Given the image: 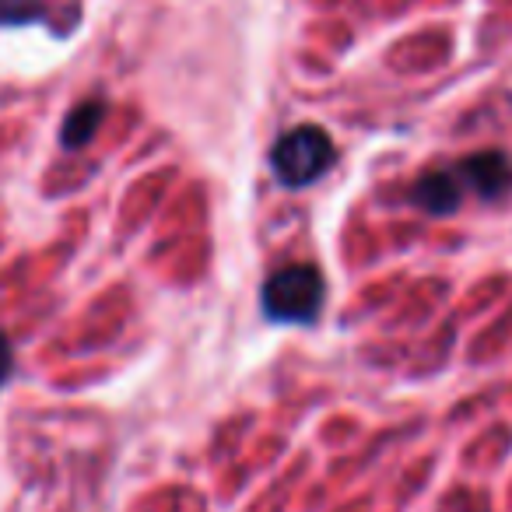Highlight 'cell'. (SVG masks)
<instances>
[{
  "mask_svg": "<svg viewBox=\"0 0 512 512\" xmlns=\"http://www.w3.org/2000/svg\"><path fill=\"white\" fill-rule=\"evenodd\" d=\"M323 299H327L323 274L309 264L281 267L267 278L264 292H260L267 320L295 323V327H309V323L320 320Z\"/></svg>",
  "mask_w": 512,
  "mask_h": 512,
  "instance_id": "6da1fadb",
  "label": "cell"
},
{
  "mask_svg": "<svg viewBox=\"0 0 512 512\" xmlns=\"http://www.w3.org/2000/svg\"><path fill=\"white\" fill-rule=\"evenodd\" d=\"M334 155L337 151L327 130L306 123V127H292L278 137V144L271 148V169L281 186L302 190L334 165Z\"/></svg>",
  "mask_w": 512,
  "mask_h": 512,
  "instance_id": "7a4b0ae2",
  "label": "cell"
},
{
  "mask_svg": "<svg viewBox=\"0 0 512 512\" xmlns=\"http://www.w3.org/2000/svg\"><path fill=\"white\" fill-rule=\"evenodd\" d=\"M456 179H460L463 186H470L477 197L495 200L509 190L512 162L502 155V151H481V155H470L456 165Z\"/></svg>",
  "mask_w": 512,
  "mask_h": 512,
  "instance_id": "3957f363",
  "label": "cell"
},
{
  "mask_svg": "<svg viewBox=\"0 0 512 512\" xmlns=\"http://www.w3.org/2000/svg\"><path fill=\"white\" fill-rule=\"evenodd\" d=\"M411 200L418 207H425L428 214H453L463 200V183L456 179L453 169H435L414 183Z\"/></svg>",
  "mask_w": 512,
  "mask_h": 512,
  "instance_id": "277c9868",
  "label": "cell"
},
{
  "mask_svg": "<svg viewBox=\"0 0 512 512\" xmlns=\"http://www.w3.org/2000/svg\"><path fill=\"white\" fill-rule=\"evenodd\" d=\"M102 120H106V106L102 102H85V106H78L71 116H67L64 123V148H85L88 141H92L95 134H99Z\"/></svg>",
  "mask_w": 512,
  "mask_h": 512,
  "instance_id": "5b68a950",
  "label": "cell"
},
{
  "mask_svg": "<svg viewBox=\"0 0 512 512\" xmlns=\"http://www.w3.org/2000/svg\"><path fill=\"white\" fill-rule=\"evenodd\" d=\"M43 18L46 11L39 0H0V25H29Z\"/></svg>",
  "mask_w": 512,
  "mask_h": 512,
  "instance_id": "8992f818",
  "label": "cell"
},
{
  "mask_svg": "<svg viewBox=\"0 0 512 512\" xmlns=\"http://www.w3.org/2000/svg\"><path fill=\"white\" fill-rule=\"evenodd\" d=\"M11 372H15V351H11L8 334L0 330V390H4V383L11 379Z\"/></svg>",
  "mask_w": 512,
  "mask_h": 512,
  "instance_id": "52a82bcc",
  "label": "cell"
}]
</instances>
